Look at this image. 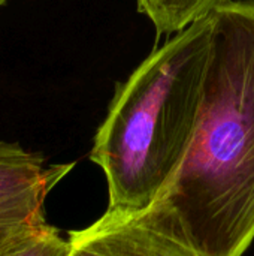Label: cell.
Segmentation results:
<instances>
[{
	"instance_id": "3",
	"label": "cell",
	"mask_w": 254,
	"mask_h": 256,
	"mask_svg": "<svg viewBox=\"0 0 254 256\" xmlns=\"http://www.w3.org/2000/svg\"><path fill=\"white\" fill-rule=\"evenodd\" d=\"M73 166L46 165L40 153L0 141V249L19 231L46 224L45 201Z\"/></svg>"
},
{
	"instance_id": "4",
	"label": "cell",
	"mask_w": 254,
	"mask_h": 256,
	"mask_svg": "<svg viewBox=\"0 0 254 256\" xmlns=\"http://www.w3.org/2000/svg\"><path fill=\"white\" fill-rule=\"evenodd\" d=\"M69 256H199L151 208L111 212L69 232Z\"/></svg>"
},
{
	"instance_id": "2",
	"label": "cell",
	"mask_w": 254,
	"mask_h": 256,
	"mask_svg": "<svg viewBox=\"0 0 254 256\" xmlns=\"http://www.w3.org/2000/svg\"><path fill=\"white\" fill-rule=\"evenodd\" d=\"M213 39L210 12L117 86L90 152L106 177L108 210L150 208L175 176L196 130Z\"/></svg>"
},
{
	"instance_id": "6",
	"label": "cell",
	"mask_w": 254,
	"mask_h": 256,
	"mask_svg": "<svg viewBox=\"0 0 254 256\" xmlns=\"http://www.w3.org/2000/svg\"><path fill=\"white\" fill-rule=\"evenodd\" d=\"M70 243L48 224L28 226L15 234L1 249L0 256H69Z\"/></svg>"
},
{
	"instance_id": "7",
	"label": "cell",
	"mask_w": 254,
	"mask_h": 256,
	"mask_svg": "<svg viewBox=\"0 0 254 256\" xmlns=\"http://www.w3.org/2000/svg\"><path fill=\"white\" fill-rule=\"evenodd\" d=\"M4 2H6V0H0V4H3Z\"/></svg>"
},
{
	"instance_id": "1",
	"label": "cell",
	"mask_w": 254,
	"mask_h": 256,
	"mask_svg": "<svg viewBox=\"0 0 254 256\" xmlns=\"http://www.w3.org/2000/svg\"><path fill=\"white\" fill-rule=\"evenodd\" d=\"M211 15L196 130L150 208L199 256H243L254 240V0H226Z\"/></svg>"
},
{
	"instance_id": "5",
	"label": "cell",
	"mask_w": 254,
	"mask_h": 256,
	"mask_svg": "<svg viewBox=\"0 0 254 256\" xmlns=\"http://www.w3.org/2000/svg\"><path fill=\"white\" fill-rule=\"evenodd\" d=\"M138 10L150 18L157 34H175L208 15L226 0H136Z\"/></svg>"
}]
</instances>
